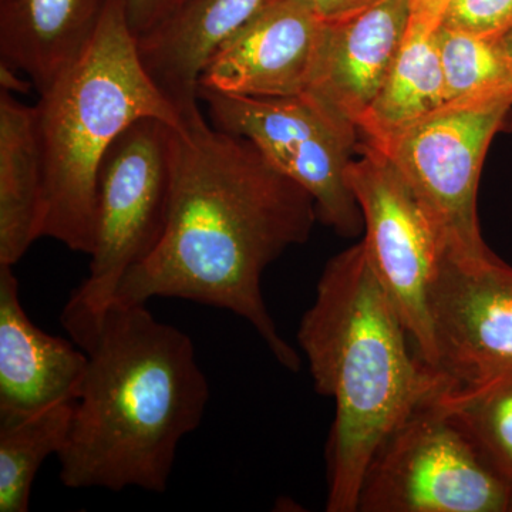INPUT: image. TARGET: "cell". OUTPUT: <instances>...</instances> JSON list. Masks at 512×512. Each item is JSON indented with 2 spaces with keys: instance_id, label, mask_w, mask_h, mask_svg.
<instances>
[{
  "instance_id": "e0dca14e",
  "label": "cell",
  "mask_w": 512,
  "mask_h": 512,
  "mask_svg": "<svg viewBox=\"0 0 512 512\" xmlns=\"http://www.w3.org/2000/svg\"><path fill=\"white\" fill-rule=\"evenodd\" d=\"M437 32L407 30L383 86L357 123L365 143H383L447 106Z\"/></svg>"
},
{
  "instance_id": "ffe728a7",
  "label": "cell",
  "mask_w": 512,
  "mask_h": 512,
  "mask_svg": "<svg viewBox=\"0 0 512 512\" xmlns=\"http://www.w3.org/2000/svg\"><path fill=\"white\" fill-rule=\"evenodd\" d=\"M437 43L448 104L512 107V63L497 40L440 26Z\"/></svg>"
},
{
  "instance_id": "ba28073f",
  "label": "cell",
  "mask_w": 512,
  "mask_h": 512,
  "mask_svg": "<svg viewBox=\"0 0 512 512\" xmlns=\"http://www.w3.org/2000/svg\"><path fill=\"white\" fill-rule=\"evenodd\" d=\"M510 111L511 106L447 104L383 143L369 144L392 161L416 192L451 261L466 264L494 255L478 227V181L491 141Z\"/></svg>"
},
{
  "instance_id": "2e32d148",
  "label": "cell",
  "mask_w": 512,
  "mask_h": 512,
  "mask_svg": "<svg viewBox=\"0 0 512 512\" xmlns=\"http://www.w3.org/2000/svg\"><path fill=\"white\" fill-rule=\"evenodd\" d=\"M45 173L36 107L0 93V265L15 266L43 237Z\"/></svg>"
},
{
  "instance_id": "d4e9b609",
  "label": "cell",
  "mask_w": 512,
  "mask_h": 512,
  "mask_svg": "<svg viewBox=\"0 0 512 512\" xmlns=\"http://www.w3.org/2000/svg\"><path fill=\"white\" fill-rule=\"evenodd\" d=\"M0 84H2V90L9 93H25L33 86L30 80L19 77L18 70L2 62H0Z\"/></svg>"
},
{
  "instance_id": "ac0fdd59",
  "label": "cell",
  "mask_w": 512,
  "mask_h": 512,
  "mask_svg": "<svg viewBox=\"0 0 512 512\" xmlns=\"http://www.w3.org/2000/svg\"><path fill=\"white\" fill-rule=\"evenodd\" d=\"M74 403L16 419H0V512H28L33 481L59 456L72 427Z\"/></svg>"
},
{
  "instance_id": "52a82bcc",
  "label": "cell",
  "mask_w": 512,
  "mask_h": 512,
  "mask_svg": "<svg viewBox=\"0 0 512 512\" xmlns=\"http://www.w3.org/2000/svg\"><path fill=\"white\" fill-rule=\"evenodd\" d=\"M211 124L244 137L286 177L309 192L318 217L340 235L355 237L362 212L348 181L357 151L355 124L306 96L244 97L198 90Z\"/></svg>"
},
{
  "instance_id": "d6986e66",
  "label": "cell",
  "mask_w": 512,
  "mask_h": 512,
  "mask_svg": "<svg viewBox=\"0 0 512 512\" xmlns=\"http://www.w3.org/2000/svg\"><path fill=\"white\" fill-rule=\"evenodd\" d=\"M437 403L512 487V366L478 382L456 384Z\"/></svg>"
},
{
  "instance_id": "5bb4252c",
  "label": "cell",
  "mask_w": 512,
  "mask_h": 512,
  "mask_svg": "<svg viewBox=\"0 0 512 512\" xmlns=\"http://www.w3.org/2000/svg\"><path fill=\"white\" fill-rule=\"evenodd\" d=\"M109 0H2L0 62L43 93L86 52Z\"/></svg>"
},
{
  "instance_id": "5b68a950",
  "label": "cell",
  "mask_w": 512,
  "mask_h": 512,
  "mask_svg": "<svg viewBox=\"0 0 512 512\" xmlns=\"http://www.w3.org/2000/svg\"><path fill=\"white\" fill-rule=\"evenodd\" d=\"M174 130L154 117L138 120L101 160L89 276L62 312L72 338L100 319L127 272L160 241L173 184Z\"/></svg>"
},
{
  "instance_id": "3957f363",
  "label": "cell",
  "mask_w": 512,
  "mask_h": 512,
  "mask_svg": "<svg viewBox=\"0 0 512 512\" xmlns=\"http://www.w3.org/2000/svg\"><path fill=\"white\" fill-rule=\"evenodd\" d=\"M316 392L335 402L329 512H355L384 441L456 382L421 359L363 241L333 256L298 330Z\"/></svg>"
},
{
  "instance_id": "603a6c76",
  "label": "cell",
  "mask_w": 512,
  "mask_h": 512,
  "mask_svg": "<svg viewBox=\"0 0 512 512\" xmlns=\"http://www.w3.org/2000/svg\"><path fill=\"white\" fill-rule=\"evenodd\" d=\"M451 0H412L410 29L436 32L443 22L444 13Z\"/></svg>"
},
{
  "instance_id": "30bf717a",
  "label": "cell",
  "mask_w": 512,
  "mask_h": 512,
  "mask_svg": "<svg viewBox=\"0 0 512 512\" xmlns=\"http://www.w3.org/2000/svg\"><path fill=\"white\" fill-rule=\"evenodd\" d=\"M439 370L460 386L512 366V268L498 256L444 258L431 288Z\"/></svg>"
},
{
  "instance_id": "9c48e42d",
  "label": "cell",
  "mask_w": 512,
  "mask_h": 512,
  "mask_svg": "<svg viewBox=\"0 0 512 512\" xmlns=\"http://www.w3.org/2000/svg\"><path fill=\"white\" fill-rule=\"evenodd\" d=\"M348 181L362 212L367 256L402 316L417 353L439 370L430 295L446 258L436 222L384 154L357 144ZM441 372V370H440Z\"/></svg>"
},
{
  "instance_id": "7a4b0ae2",
  "label": "cell",
  "mask_w": 512,
  "mask_h": 512,
  "mask_svg": "<svg viewBox=\"0 0 512 512\" xmlns=\"http://www.w3.org/2000/svg\"><path fill=\"white\" fill-rule=\"evenodd\" d=\"M73 342L86 352L82 392L57 460L73 490L137 487L163 494L211 390L187 333L146 303L113 302Z\"/></svg>"
},
{
  "instance_id": "7c38bea8",
  "label": "cell",
  "mask_w": 512,
  "mask_h": 512,
  "mask_svg": "<svg viewBox=\"0 0 512 512\" xmlns=\"http://www.w3.org/2000/svg\"><path fill=\"white\" fill-rule=\"evenodd\" d=\"M410 19L412 0H379L346 18L325 20L302 96L357 127L402 49Z\"/></svg>"
},
{
  "instance_id": "8992f818",
  "label": "cell",
  "mask_w": 512,
  "mask_h": 512,
  "mask_svg": "<svg viewBox=\"0 0 512 512\" xmlns=\"http://www.w3.org/2000/svg\"><path fill=\"white\" fill-rule=\"evenodd\" d=\"M357 511L512 512V487L436 400L379 448Z\"/></svg>"
},
{
  "instance_id": "277c9868",
  "label": "cell",
  "mask_w": 512,
  "mask_h": 512,
  "mask_svg": "<svg viewBox=\"0 0 512 512\" xmlns=\"http://www.w3.org/2000/svg\"><path fill=\"white\" fill-rule=\"evenodd\" d=\"M36 104L45 173L43 237L92 254L101 160L131 124L154 117L181 128L184 111L141 62L124 0H109L80 59Z\"/></svg>"
},
{
  "instance_id": "cb8c5ba5",
  "label": "cell",
  "mask_w": 512,
  "mask_h": 512,
  "mask_svg": "<svg viewBox=\"0 0 512 512\" xmlns=\"http://www.w3.org/2000/svg\"><path fill=\"white\" fill-rule=\"evenodd\" d=\"M323 20L346 18L375 5L379 0H299Z\"/></svg>"
},
{
  "instance_id": "44dd1931",
  "label": "cell",
  "mask_w": 512,
  "mask_h": 512,
  "mask_svg": "<svg viewBox=\"0 0 512 512\" xmlns=\"http://www.w3.org/2000/svg\"><path fill=\"white\" fill-rule=\"evenodd\" d=\"M441 26L485 39H500L512 28V0H451Z\"/></svg>"
},
{
  "instance_id": "9a60e30c",
  "label": "cell",
  "mask_w": 512,
  "mask_h": 512,
  "mask_svg": "<svg viewBox=\"0 0 512 512\" xmlns=\"http://www.w3.org/2000/svg\"><path fill=\"white\" fill-rule=\"evenodd\" d=\"M265 0H185L173 15L138 37L141 62L181 110L200 103L205 63Z\"/></svg>"
},
{
  "instance_id": "6da1fadb",
  "label": "cell",
  "mask_w": 512,
  "mask_h": 512,
  "mask_svg": "<svg viewBox=\"0 0 512 512\" xmlns=\"http://www.w3.org/2000/svg\"><path fill=\"white\" fill-rule=\"evenodd\" d=\"M318 218L309 192L247 138L218 130L198 104L174 130L173 184L160 241L127 272L114 302L178 298L247 320L291 372L301 356L276 329L262 296L265 269L305 244Z\"/></svg>"
},
{
  "instance_id": "484cf974",
  "label": "cell",
  "mask_w": 512,
  "mask_h": 512,
  "mask_svg": "<svg viewBox=\"0 0 512 512\" xmlns=\"http://www.w3.org/2000/svg\"><path fill=\"white\" fill-rule=\"evenodd\" d=\"M498 46L503 50L504 55L512 63V28L508 29L500 39H497Z\"/></svg>"
},
{
  "instance_id": "4fadbf2b",
  "label": "cell",
  "mask_w": 512,
  "mask_h": 512,
  "mask_svg": "<svg viewBox=\"0 0 512 512\" xmlns=\"http://www.w3.org/2000/svg\"><path fill=\"white\" fill-rule=\"evenodd\" d=\"M86 352L37 328L20 301L13 266L0 265V419L76 403Z\"/></svg>"
},
{
  "instance_id": "8fae6325",
  "label": "cell",
  "mask_w": 512,
  "mask_h": 512,
  "mask_svg": "<svg viewBox=\"0 0 512 512\" xmlns=\"http://www.w3.org/2000/svg\"><path fill=\"white\" fill-rule=\"evenodd\" d=\"M325 20L299 0H265L212 52L198 90L295 97L308 87Z\"/></svg>"
},
{
  "instance_id": "7402d4cb",
  "label": "cell",
  "mask_w": 512,
  "mask_h": 512,
  "mask_svg": "<svg viewBox=\"0 0 512 512\" xmlns=\"http://www.w3.org/2000/svg\"><path fill=\"white\" fill-rule=\"evenodd\" d=\"M185 0H124L127 19L134 35H147L180 8Z\"/></svg>"
}]
</instances>
